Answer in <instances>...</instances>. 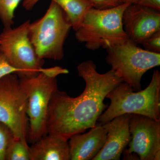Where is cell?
Segmentation results:
<instances>
[{"mask_svg":"<svg viewBox=\"0 0 160 160\" xmlns=\"http://www.w3.org/2000/svg\"><path fill=\"white\" fill-rule=\"evenodd\" d=\"M124 31L129 39L138 45L153 33L160 31V11L131 4L122 16Z\"/></svg>","mask_w":160,"mask_h":160,"instance_id":"cell-10","label":"cell"},{"mask_svg":"<svg viewBox=\"0 0 160 160\" xmlns=\"http://www.w3.org/2000/svg\"><path fill=\"white\" fill-rule=\"evenodd\" d=\"M129 84L122 82L106 96L110 104L99 118L101 125L125 114L141 115L160 121V73L153 72L149 86L134 92Z\"/></svg>","mask_w":160,"mask_h":160,"instance_id":"cell-3","label":"cell"},{"mask_svg":"<svg viewBox=\"0 0 160 160\" xmlns=\"http://www.w3.org/2000/svg\"><path fill=\"white\" fill-rule=\"evenodd\" d=\"M92 4L93 8L106 9L113 8L120 5L119 0H88Z\"/></svg>","mask_w":160,"mask_h":160,"instance_id":"cell-20","label":"cell"},{"mask_svg":"<svg viewBox=\"0 0 160 160\" xmlns=\"http://www.w3.org/2000/svg\"><path fill=\"white\" fill-rule=\"evenodd\" d=\"M22 0H0V19L4 28H10L14 24L16 9Z\"/></svg>","mask_w":160,"mask_h":160,"instance_id":"cell-16","label":"cell"},{"mask_svg":"<svg viewBox=\"0 0 160 160\" xmlns=\"http://www.w3.org/2000/svg\"><path fill=\"white\" fill-rule=\"evenodd\" d=\"M130 4L123 3L106 9L91 8L75 31L76 38L92 50L107 49L128 40L123 28L122 16Z\"/></svg>","mask_w":160,"mask_h":160,"instance_id":"cell-4","label":"cell"},{"mask_svg":"<svg viewBox=\"0 0 160 160\" xmlns=\"http://www.w3.org/2000/svg\"><path fill=\"white\" fill-rule=\"evenodd\" d=\"M30 160H70L68 140L46 134L29 146Z\"/></svg>","mask_w":160,"mask_h":160,"instance_id":"cell-13","label":"cell"},{"mask_svg":"<svg viewBox=\"0 0 160 160\" xmlns=\"http://www.w3.org/2000/svg\"><path fill=\"white\" fill-rule=\"evenodd\" d=\"M28 142L13 137L9 142L6 160H30Z\"/></svg>","mask_w":160,"mask_h":160,"instance_id":"cell-15","label":"cell"},{"mask_svg":"<svg viewBox=\"0 0 160 160\" xmlns=\"http://www.w3.org/2000/svg\"><path fill=\"white\" fill-rule=\"evenodd\" d=\"M77 70L86 83L82 93L77 97H71L58 89L51 98L48 109L47 134L59 136L68 141L72 136L96 126L107 108L104 103L106 96L123 82L112 69L106 73H99L91 60L80 63Z\"/></svg>","mask_w":160,"mask_h":160,"instance_id":"cell-1","label":"cell"},{"mask_svg":"<svg viewBox=\"0 0 160 160\" xmlns=\"http://www.w3.org/2000/svg\"><path fill=\"white\" fill-rule=\"evenodd\" d=\"M69 73L67 69L55 66L45 68L34 76L19 78L27 97L28 141L31 144L47 134L49 104L53 93L58 89L57 77Z\"/></svg>","mask_w":160,"mask_h":160,"instance_id":"cell-2","label":"cell"},{"mask_svg":"<svg viewBox=\"0 0 160 160\" xmlns=\"http://www.w3.org/2000/svg\"><path fill=\"white\" fill-rule=\"evenodd\" d=\"M57 3L66 14L72 28L76 31L87 12L93 8L88 0H51Z\"/></svg>","mask_w":160,"mask_h":160,"instance_id":"cell-14","label":"cell"},{"mask_svg":"<svg viewBox=\"0 0 160 160\" xmlns=\"http://www.w3.org/2000/svg\"><path fill=\"white\" fill-rule=\"evenodd\" d=\"M132 114H125L102 125L107 132L106 143L92 160H119L131 140L129 122Z\"/></svg>","mask_w":160,"mask_h":160,"instance_id":"cell-11","label":"cell"},{"mask_svg":"<svg viewBox=\"0 0 160 160\" xmlns=\"http://www.w3.org/2000/svg\"><path fill=\"white\" fill-rule=\"evenodd\" d=\"M0 122L15 137L28 142L27 97L18 75H8L0 80Z\"/></svg>","mask_w":160,"mask_h":160,"instance_id":"cell-8","label":"cell"},{"mask_svg":"<svg viewBox=\"0 0 160 160\" xmlns=\"http://www.w3.org/2000/svg\"><path fill=\"white\" fill-rule=\"evenodd\" d=\"M131 140L124 150V159L131 154L141 160H160V121L132 114L129 122Z\"/></svg>","mask_w":160,"mask_h":160,"instance_id":"cell-9","label":"cell"},{"mask_svg":"<svg viewBox=\"0 0 160 160\" xmlns=\"http://www.w3.org/2000/svg\"><path fill=\"white\" fill-rule=\"evenodd\" d=\"M40 0H23L22 6L26 10H31Z\"/></svg>","mask_w":160,"mask_h":160,"instance_id":"cell-22","label":"cell"},{"mask_svg":"<svg viewBox=\"0 0 160 160\" xmlns=\"http://www.w3.org/2000/svg\"><path fill=\"white\" fill-rule=\"evenodd\" d=\"M106 63L134 90H141V81L144 74L160 65V53L147 51L131 40L106 49Z\"/></svg>","mask_w":160,"mask_h":160,"instance_id":"cell-6","label":"cell"},{"mask_svg":"<svg viewBox=\"0 0 160 160\" xmlns=\"http://www.w3.org/2000/svg\"><path fill=\"white\" fill-rule=\"evenodd\" d=\"M141 45L147 51L160 53V31L147 38Z\"/></svg>","mask_w":160,"mask_h":160,"instance_id":"cell-18","label":"cell"},{"mask_svg":"<svg viewBox=\"0 0 160 160\" xmlns=\"http://www.w3.org/2000/svg\"><path fill=\"white\" fill-rule=\"evenodd\" d=\"M11 74H16L19 77L21 71L11 65L5 57L0 52V80Z\"/></svg>","mask_w":160,"mask_h":160,"instance_id":"cell-19","label":"cell"},{"mask_svg":"<svg viewBox=\"0 0 160 160\" xmlns=\"http://www.w3.org/2000/svg\"><path fill=\"white\" fill-rule=\"evenodd\" d=\"M138 4L160 11V0H139Z\"/></svg>","mask_w":160,"mask_h":160,"instance_id":"cell-21","label":"cell"},{"mask_svg":"<svg viewBox=\"0 0 160 160\" xmlns=\"http://www.w3.org/2000/svg\"><path fill=\"white\" fill-rule=\"evenodd\" d=\"M71 28L62 9L51 0L45 14L30 22L28 28V36L39 58L62 59L64 43Z\"/></svg>","mask_w":160,"mask_h":160,"instance_id":"cell-5","label":"cell"},{"mask_svg":"<svg viewBox=\"0 0 160 160\" xmlns=\"http://www.w3.org/2000/svg\"><path fill=\"white\" fill-rule=\"evenodd\" d=\"M107 132L101 124L86 133H78L69 139L70 160H92L106 143Z\"/></svg>","mask_w":160,"mask_h":160,"instance_id":"cell-12","label":"cell"},{"mask_svg":"<svg viewBox=\"0 0 160 160\" xmlns=\"http://www.w3.org/2000/svg\"><path fill=\"white\" fill-rule=\"evenodd\" d=\"M139 0H119L120 4L129 3V4H138Z\"/></svg>","mask_w":160,"mask_h":160,"instance_id":"cell-23","label":"cell"},{"mask_svg":"<svg viewBox=\"0 0 160 160\" xmlns=\"http://www.w3.org/2000/svg\"><path fill=\"white\" fill-rule=\"evenodd\" d=\"M29 19L16 28H4L0 34V52L19 69V78L37 75L45 70L44 60L39 58L29 36Z\"/></svg>","mask_w":160,"mask_h":160,"instance_id":"cell-7","label":"cell"},{"mask_svg":"<svg viewBox=\"0 0 160 160\" xmlns=\"http://www.w3.org/2000/svg\"><path fill=\"white\" fill-rule=\"evenodd\" d=\"M13 137L9 127L0 122V160H6L7 147Z\"/></svg>","mask_w":160,"mask_h":160,"instance_id":"cell-17","label":"cell"}]
</instances>
